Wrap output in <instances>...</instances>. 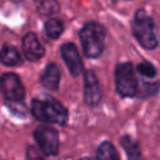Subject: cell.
Masks as SVG:
<instances>
[{"instance_id":"obj_4","label":"cell","mask_w":160,"mask_h":160,"mask_svg":"<svg viewBox=\"0 0 160 160\" xmlns=\"http://www.w3.org/2000/svg\"><path fill=\"white\" fill-rule=\"evenodd\" d=\"M116 91L122 98H132L138 92V80L130 62H121L115 70Z\"/></svg>"},{"instance_id":"obj_10","label":"cell","mask_w":160,"mask_h":160,"mask_svg":"<svg viewBox=\"0 0 160 160\" xmlns=\"http://www.w3.org/2000/svg\"><path fill=\"white\" fill-rule=\"evenodd\" d=\"M40 82L48 90H56L59 88L60 70H59L56 64L50 62V64L46 65V68H45V70H44V72L40 78Z\"/></svg>"},{"instance_id":"obj_8","label":"cell","mask_w":160,"mask_h":160,"mask_svg":"<svg viewBox=\"0 0 160 160\" xmlns=\"http://www.w3.org/2000/svg\"><path fill=\"white\" fill-rule=\"evenodd\" d=\"M84 99L89 106H96L101 100V91L95 74L91 70H86L84 75Z\"/></svg>"},{"instance_id":"obj_15","label":"cell","mask_w":160,"mask_h":160,"mask_svg":"<svg viewBox=\"0 0 160 160\" xmlns=\"http://www.w3.org/2000/svg\"><path fill=\"white\" fill-rule=\"evenodd\" d=\"M64 30V25L59 19H50L45 24V32L50 39H58Z\"/></svg>"},{"instance_id":"obj_17","label":"cell","mask_w":160,"mask_h":160,"mask_svg":"<svg viewBox=\"0 0 160 160\" xmlns=\"http://www.w3.org/2000/svg\"><path fill=\"white\" fill-rule=\"evenodd\" d=\"M26 159L28 160H44V158L40 155V152L34 146H28L26 149Z\"/></svg>"},{"instance_id":"obj_7","label":"cell","mask_w":160,"mask_h":160,"mask_svg":"<svg viewBox=\"0 0 160 160\" xmlns=\"http://www.w3.org/2000/svg\"><path fill=\"white\" fill-rule=\"evenodd\" d=\"M61 56L72 76H79L82 72V61L78 52V49L71 42H65L60 48Z\"/></svg>"},{"instance_id":"obj_1","label":"cell","mask_w":160,"mask_h":160,"mask_svg":"<svg viewBox=\"0 0 160 160\" xmlns=\"http://www.w3.org/2000/svg\"><path fill=\"white\" fill-rule=\"evenodd\" d=\"M31 112L34 118L42 122L64 125L68 119L66 109L54 98H36L31 102Z\"/></svg>"},{"instance_id":"obj_3","label":"cell","mask_w":160,"mask_h":160,"mask_svg":"<svg viewBox=\"0 0 160 160\" xmlns=\"http://www.w3.org/2000/svg\"><path fill=\"white\" fill-rule=\"evenodd\" d=\"M79 36L84 54L88 58H98L101 55L105 44V29L102 25L90 21L81 28Z\"/></svg>"},{"instance_id":"obj_5","label":"cell","mask_w":160,"mask_h":160,"mask_svg":"<svg viewBox=\"0 0 160 160\" xmlns=\"http://www.w3.org/2000/svg\"><path fill=\"white\" fill-rule=\"evenodd\" d=\"M34 139L40 150L49 156H55L59 151V134L58 131L46 125H40L34 131Z\"/></svg>"},{"instance_id":"obj_14","label":"cell","mask_w":160,"mask_h":160,"mask_svg":"<svg viewBox=\"0 0 160 160\" xmlns=\"http://www.w3.org/2000/svg\"><path fill=\"white\" fill-rule=\"evenodd\" d=\"M34 4L39 14L45 15V16H51L56 14L60 9L58 0H34Z\"/></svg>"},{"instance_id":"obj_13","label":"cell","mask_w":160,"mask_h":160,"mask_svg":"<svg viewBox=\"0 0 160 160\" xmlns=\"http://www.w3.org/2000/svg\"><path fill=\"white\" fill-rule=\"evenodd\" d=\"M96 160H119V155L111 142L104 141L96 149Z\"/></svg>"},{"instance_id":"obj_12","label":"cell","mask_w":160,"mask_h":160,"mask_svg":"<svg viewBox=\"0 0 160 160\" xmlns=\"http://www.w3.org/2000/svg\"><path fill=\"white\" fill-rule=\"evenodd\" d=\"M0 61L6 66H15L20 64L21 59L19 51L14 46L4 45L0 50Z\"/></svg>"},{"instance_id":"obj_2","label":"cell","mask_w":160,"mask_h":160,"mask_svg":"<svg viewBox=\"0 0 160 160\" xmlns=\"http://www.w3.org/2000/svg\"><path fill=\"white\" fill-rule=\"evenodd\" d=\"M131 29L134 36L142 48L148 50H152L159 45V38H158L155 22L142 9L135 12V16L131 22Z\"/></svg>"},{"instance_id":"obj_16","label":"cell","mask_w":160,"mask_h":160,"mask_svg":"<svg viewBox=\"0 0 160 160\" xmlns=\"http://www.w3.org/2000/svg\"><path fill=\"white\" fill-rule=\"evenodd\" d=\"M136 70H138V72H139L140 75H142V76H145V78H148V79H151V78H154V76L156 75L155 68H154L150 62H148V61H141V62L138 65Z\"/></svg>"},{"instance_id":"obj_9","label":"cell","mask_w":160,"mask_h":160,"mask_svg":"<svg viewBox=\"0 0 160 160\" xmlns=\"http://www.w3.org/2000/svg\"><path fill=\"white\" fill-rule=\"evenodd\" d=\"M22 50H24L25 58L30 61L39 60L40 58L44 56V52H45L42 45L39 42L36 35L32 34V32H29L24 36V39H22Z\"/></svg>"},{"instance_id":"obj_11","label":"cell","mask_w":160,"mask_h":160,"mask_svg":"<svg viewBox=\"0 0 160 160\" xmlns=\"http://www.w3.org/2000/svg\"><path fill=\"white\" fill-rule=\"evenodd\" d=\"M120 142L128 155V160H141V150L135 139L125 135L120 139Z\"/></svg>"},{"instance_id":"obj_6","label":"cell","mask_w":160,"mask_h":160,"mask_svg":"<svg viewBox=\"0 0 160 160\" xmlns=\"http://www.w3.org/2000/svg\"><path fill=\"white\" fill-rule=\"evenodd\" d=\"M0 89L9 102H21L25 96V89L20 78L11 72L2 75L0 81Z\"/></svg>"}]
</instances>
